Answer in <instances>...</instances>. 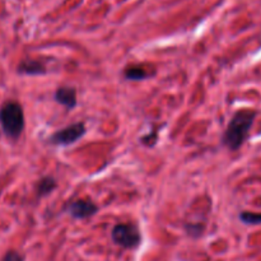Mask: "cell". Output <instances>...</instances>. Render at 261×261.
<instances>
[{"mask_svg":"<svg viewBox=\"0 0 261 261\" xmlns=\"http://www.w3.org/2000/svg\"><path fill=\"white\" fill-rule=\"evenodd\" d=\"M0 125L10 139H18L24 129V114L23 109L18 102H5L0 109Z\"/></svg>","mask_w":261,"mask_h":261,"instance_id":"obj_2","label":"cell"},{"mask_svg":"<svg viewBox=\"0 0 261 261\" xmlns=\"http://www.w3.org/2000/svg\"><path fill=\"white\" fill-rule=\"evenodd\" d=\"M112 240L122 249H135L142 242V236L137 226L130 223L116 224L112 229Z\"/></svg>","mask_w":261,"mask_h":261,"instance_id":"obj_3","label":"cell"},{"mask_svg":"<svg viewBox=\"0 0 261 261\" xmlns=\"http://www.w3.org/2000/svg\"><path fill=\"white\" fill-rule=\"evenodd\" d=\"M56 188H58V182H56L55 178L51 177V176H45V177L38 180L36 191H37V195L42 198V196H46L53 193Z\"/></svg>","mask_w":261,"mask_h":261,"instance_id":"obj_9","label":"cell"},{"mask_svg":"<svg viewBox=\"0 0 261 261\" xmlns=\"http://www.w3.org/2000/svg\"><path fill=\"white\" fill-rule=\"evenodd\" d=\"M84 134H86V125L83 122H75V124H71L69 126L64 127V129L54 133L48 138V142L54 145L66 147V145L74 144L75 142H78L81 138L84 137Z\"/></svg>","mask_w":261,"mask_h":261,"instance_id":"obj_4","label":"cell"},{"mask_svg":"<svg viewBox=\"0 0 261 261\" xmlns=\"http://www.w3.org/2000/svg\"><path fill=\"white\" fill-rule=\"evenodd\" d=\"M3 261H23L22 255L18 254L17 251H9L4 256V260Z\"/></svg>","mask_w":261,"mask_h":261,"instance_id":"obj_11","label":"cell"},{"mask_svg":"<svg viewBox=\"0 0 261 261\" xmlns=\"http://www.w3.org/2000/svg\"><path fill=\"white\" fill-rule=\"evenodd\" d=\"M154 71H149L142 65H129L124 71V76L129 81H143L152 76Z\"/></svg>","mask_w":261,"mask_h":261,"instance_id":"obj_8","label":"cell"},{"mask_svg":"<svg viewBox=\"0 0 261 261\" xmlns=\"http://www.w3.org/2000/svg\"><path fill=\"white\" fill-rule=\"evenodd\" d=\"M68 213L75 219H87L93 217L98 212V206L88 199H78L68 205Z\"/></svg>","mask_w":261,"mask_h":261,"instance_id":"obj_5","label":"cell"},{"mask_svg":"<svg viewBox=\"0 0 261 261\" xmlns=\"http://www.w3.org/2000/svg\"><path fill=\"white\" fill-rule=\"evenodd\" d=\"M55 101L63 105L68 110H73L76 106V91L74 87H59L55 92Z\"/></svg>","mask_w":261,"mask_h":261,"instance_id":"obj_6","label":"cell"},{"mask_svg":"<svg viewBox=\"0 0 261 261\" xmlns=\"http://www.w3.org/2000/svg\"><path fill=\"white\" fill-rule=\"evenodd\" d=\"M186 229H188V233L190 234V236H194V237L200 236L201 232H203L201 226H188L186 227Z\"/></svg>","mask_w":261,"mask_h":261,"instance_id":"obj_12","label":"cell"},{"mask_svg":"<svg viewBox=\"0 0 261 261\" xmlns=\"http://www.w3.org/2000/svg\"><path fill=\"white\" fill-rule=\"evenodd\" d=\"M18 71L25 75H43L46 74V66L38 60H23L18 66Z\"/></svg>","mask_w":261,"mask_h":261,"instance_id":"obj_7","label":"cell"},{"mask_svg":"<svg viewBox=\"0 0 261 261\" xmlns=\"http://www.w3.org/2000/svg\"><path fill=\"white\" fill-rule=\"evenodd\" d=\"M256 111L251 109H242L232 116L226 132H224L222 142L232 152H236L244 145L250 134L255 119Z\"/></svg>","mask_w":261,"mask_h":261,"instance_id":"obj_1","label":"cell"},{"mask_svg":"<svg viewBox=\"0 0 261 261\" xmlns=\"http://www.w3.org/2000/svg\"><path fill=\"white\" fill-rule=\"evenodd\" d=\"M240 219L244 222L245 224H250V226H257L261 224V213H252V212H242L240 214Z\"/></svg>","mask_w":261,"mask_h":261,"instance_id":"obj_10","label":"cell"}]
</instances>
